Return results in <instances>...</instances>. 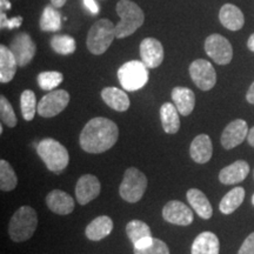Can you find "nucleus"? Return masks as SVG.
Segmentation results:
<instances>
[{
	"label": "nucleus",
	"mask_w": 254,
	"mask_h": 254,
	"mask_svg": "<svg viewBox=\"0 0 254 254\" xmlns=\"http://www.w3.org/2000/svg\"><path fill=\"white\" fill-rule=\"evenodd\" d=\"M119 138L116 123L104 117L91 119L84 126L79 136L81 148L87 153L99 154L112 148Z\"/></svg>",
	"instance_id": "f257e3e1"
},
{
	"label": "nucleus",
	"mask_w": 254,
	"mask_h": 254,
	"mask_svg": "<svg viewBox=\"0 0 254 254\" xmlns=\"http://www.w3.org/2000/svg\"><path fill=\"white\" fill-rule=\"evenodd\" d=\"M38 226L36 209L31 206H21L14 212L8 222V236L14 243H23L32 238Z\"/></svg>",
	"instance_id": "f03ea898"
},
{
	"label": "nucleus",
	"mask_w": 254,
	"mask_h": 254,
	"mask_svg": "<svg viewBox=\"0 0 254 254\" xmlns=\"http://www.w3.org/2000/svg\"><path fill=\"white\" fill-rule=\"evenodd\" d=\"M117 13L120 17V21L116 25V36L118 39L131 36L144 24V12L140 6L131 0H119Z\"/></svg>",
	"instance_id": "7ed1b4c3"
},
{
	"label": "nucleus",
	"mask_w": 254,
	"mask_h": 254,
	"mask_svg": "<svg viewBox=\"0 0 254 254\" xmlns=\"http://www.w3.org/2000/svg\"><path fill=\"white\" fill-rule=\"evenodd\" d=\"M37 153L53 173H62L69 163L68 151L56 139H43L37 146Z\"/></svg>",
	"instance_id": "20e7f679"
},
{
	"label": "nucleus",
	"mask_w": 254,
	"mask_h": 254,
	"mask_svg": "<svg viewBox=\"0 0 254 254\" xmlns=\"http://www.w3.org/2000/svg\"><path fill=\"white\" fill-rule=\"evenodd\" d=\"M114 38H117L116 25L109 19H100L88 31L86 46L92 55L100 56L109 50Z\"/></svg>",
	"instance_id": "39448f33"
},
{
	"label": "nucleus",
	"mask_w": 254,
	"mask_h": 254,
	"mask_svg": "<svg viewBox=\"0 0 254 254\" xmlns=\"http://www.w3.org/2000/svg\"><path fill=\"white\" fill-rule=\"evenodd\" d=\"M148 67L139 60H131L124 64L118 69V79L125 91L140 90L148 82Z\"/></svg>",
	"instance_id": "423d86ee"
},
{
	"label": "nucleus",
	"mask_w": 254,
	"mask_h": 254,
	"mask_svg": "<svg viewBox=\"0 0 254 254\" xmlns=\"http://www.w3.org/2000/svg\"><path fill=\"white\" fill-rule=\"evenodd\" d=\"M147 189V178L135 167L127 168L124 173L123 182L119 186V194L127 202H138L141 200Z\"/></svg>",
	"instance_id": "0eeeda50"
},
{
	"label": "nucleus",
	"mask_w": 254,
	"mask_h": 254,
	"mask_svg": "<svg viewBox=\"0 0 254 254\" xmlns=\"http://www.w3.org/2000/svg\"><path fill=\"white\" fill-rule=\"evenodd\" d=\"M69 94L65 90H53L38 103V114L43 118H53L67 107Z\"/></svg>",
	"instance_id": "6e6552de"
},
{
	"label": "nucleus",
	"mask_w": 254,
	"mask_h": 254,
	"mask_svg": "<svg viewBox=\"0 0 254 254\" xmlns=\"http://www.w3.org/2000/svg\"><path fill=\"white\" fill-rule=\"evenodd\" d=\"M205 52L218 65H227L233 58L231 43L221 34H211L205 40Z\"/></svg>",
	"instance_id": "1a4fd4ad"
},
{
	"label": "nucleus",
	"mask_w": 254,
	"mask_h": 254,
	"mask_svg": "<svg viewBox=\"0 0 254 254\" xmlns=\"http://www.w3.org/2000/svg\"><path fill=\"white\" fill-rule=\"evenodd\" d=\"M190 75L201 91L212 90L217 84V73L212 64L205 59H196L190 65Z\"/></svg>",
	"instance_id": "9d476101"
},
{
	"label": "nucleus",
	"mask_w": 254,
	"mask_h": 254,
	"mask_svg": "<svg viewBox=\"0 0 254 254\" xmlns=\"http://www.w3.org/2000/svg\"><path fill=\"white\" fill-rule=\"evenodd\" d=\"M9 50L12 51L15 59H17L18 66L25 67L36 56L37 46L30 34L20 32L12 39L11 44H9Z\"/></svg>",
	"instance_id": "9b49d317"
},
{
	"label": "nucleus",
	"mask_w": 254,
	"mask_h": 254,
	"mask_svg": "<svg viewBox=\"0 0 254 254\" xmlns=\"http://www.w3.org/2000/svg\"><path fill=\"white\" fill-rule=\"evenodd\" d=\"M163 218L178 226H189L193 221V212L189 206L178 200H171L163 208Z\"/></svg>",
	"instance_id": "f8f14e48"
},
{
	"label": "nucleus",
	"mask_w": 254,
	"mask_h": 254,
	"mask_svg": "<svg viewBox=\"0 0 254 254\" xmlns=\"http://www.w3.org/2000/svg\"><path fill=\"white\" fill-rule=\"evenodd\" d=\"M249 135V126L243 119H236L228 124L222 132L220 141L225 150H232L245 140Z\"/></svg>",
	"instance_id": "ddd939ff"
},
{
	"label": "nucleus",
	"mask_w": 254,
	"mask_h": 254,
	"mask_svg": "<svg viewBox=\"0 0 254 254\" xmlns=\"http://www.w3.org/2000/svg\"><path fill=\"white\" fill-rule=\"evenodd\" d=\"M141 62L148 68H157L164 60L163 44L155 38H145L140 43Z\"/></svg>",
	"instance_id": "4468645a"
},
{
	"label": "nucleus",
	"mask_w": 254,
	"mask_h": 254,
	"mask_svg": "<svg viewBox=\"0 0 254 254\" xmlns=\"http://www.w3.org/2000/svg\"><path fill=\"white\" fill-rule=\"evenodd\" d=\"M100 182L93 174H85L79 178L75 186V196L80 205H86L100 194Z\"/></svg>",
	"instance_id": "2eb2a0df"
},
{
	"label": "nucleus",
	"mask_w": 254,
	"mask_h": 254,
	"mask_svg": "<svg viewBox=\"0 0 254 254\" xmlns=\"http://www.w3.org/2000/svg\"><path fill=\"white\" fill-rule=\"evenodd\" d=\"M250 173V165L245 160H237L224 167L219 172V180L224 185H236L246 179Z\"/></svg>",
	"instance_id": "dca6fc26"
},
{
	"label": "nucleus",
	"mask_w": 254,
	"mask_h": 254,
	"mask_svg": "<svg viewBox=\"0 0 254 254\" xmlns=\"http://www.w3.org/2000/svg\"><path fill=\"white\" fill-rule=\"evenodd\" d=\"M46 205L53 213L67 215L74 209V200L62 190H55L46 196Z\"/></svg>",
	"instance_id": "f3484780"
},
{
	"label": "nucleus",
	"mask_w": 254,
	"mask_h": 254,
	"mask_svg": "<svg viewBox=\"0 0 254 254\" xmlns=\"http://www.w3.org/2000/svg\"><path fill=\"white\" fill-rule=\"evenodd\" d=\"M213 146L207 134H199L193 139L190 146V155L196 164H206L211 160Z\"/></svg>",
	"instance_id": "a211bd4d"
},
{
	"label": "nucleus",
	"mask_w": 254,
	"mask_h": 254,
	"mask_svg": "<svg viewBox=\"0 0 254 254\" xmlns=\"http://www.w3.org/2000/svg\"><path fill=\"white\" fill-rule=\"evenodd\" d=\"M220 243L213 232H202L193 241L190 254H219Z\"/></svg>",
	"instance_id": "6ab92c4d"
},
{
	"label": "nucleus",
	"mask_w": 254,
	"mask_h": 254,
	"mask_svg": "<svg viewBox=\"0 0 254 254\" xmlns=\"http://www.w3.org/2000/svg\"><path fill=\"white\" fill-rule=\"evenodd\" d=\"M221 25L230 31H239L245 24V17L241 9L233 4H225L219 12Z\"/></svg>",
	"instance_id": "aec40b11"
},
{
	"label": "nucleus",
	"mask_w": 254,
	"mask_h": 254,
	"mask_svg": "<svg viewBox=\"0 0 254 254\" xmlns=\"http://www.w3.org/2000/svg\"><path fill=\"white\" fill-rule=\"evenodd\" d=\"M186 198L189 200L190 207L195 211V213L199 215L200 218L205 219H211L213 215V208H212L211 202L207 199V196L205 195V193L202 190L198 189H190L187 190Z\"/></svg>",
	"instance_id": "412c9836"
},
{
	"label": "nucleus",
	"mask_w": 254,
	"mask_h": 254,
	"mask_svg": "<svg viewBox=\"0 0 254 254\" xmlns=\"http://www.w3.org/2000/svg\"><path fill=\"white\" fill-rule=\"evenodd\" d=\"M172 100L177 110L184 117L190 116L195 106L194 92L187 87L178 86L172 90Z\"/></svg>",
	"instance_id": "4be33fe9"
},
{
	"label": "nucleus",
	"mask_w": 254,
	"mask_h": 254,
	"mask_svg": "<svg viewBox=\"0 0 254 254\" xmlns=\"http://www.w3.org/2000/svg\"><path fill=\"white\" fill-rule=\"evenodd\" d=\"M101 98L107 106L117 111V112H125L129 109V98L126 92L118 87H105L101 91Z\"/></svg>",
	"instance_id": "5701e85b"
},
{
	"label": "nucleus",
	"mask_w": 254,
	"mask_h": 254,
	"mask_svg": "<svg viewBox=\"0 0 254 254\" xmlns=\"http://www.w3.org/2000/svg\"><path fill=\"white\" fill-rule=\"evenodd\" d=\"M113 230V221L112 219L107 215H100V217L95 218L87 225L86 234L87 239L92 241H99L109 237L111 232Z\"/></svg>",
	"instance_id": "b1692460"
},
{
	"label": "nucleus",
	"mask_w": 254,
	"mask_h": 254,
	"mask_svg": "<svg viewBox=\"0 0 254 254\" xmlns=\"http://www.w3.org/2000/svg\"><path fill=\"white\" fill-rule=\"evenodd\" d=\"M17 67V59L9 47L5 45L0 46V81L2 84L11 81L14 78Z\"/></svg>",
	"instance_id": "393cba45"
},
{
	"label": "nucleus",
	"mask_w": 254,
	"mask_h": 254,
	"mask_svg": "<svg viewBox=\"0 0 254 254\" xmlns=\"http://www.w3.org/2000/svg\"><path fill=\"white\" fill-rule=\"evenodd\" d=\"M179 111L176 105L171 103H165L160 107V120L163 129L168 134H176L180 128V117Z\"/></svg>",
	"instance_id": "a878e982"
},
{
	"label": "nucleus",
	"mask_w": 254,
	"mask_h": 254,
	"mask_svg": "<svg viewBox=\"0 0 254 254\" xmlns=\"http://www.w3.org/2000/svg\"><path fill=\"white\" fill-rule=\"evenodd\" d=\"M245 199V190L243 187H234L230 192L225 194L219 204V209L222 214H232Z\"/></svg>",
	"instance_id": "bb28decb"
},
{
	"label": "nucleus",
	"mask_w": 254,
	"mask_h": 254,
	"mask_svg": "<svg viewBox=\"0 0 254 254\" xmlns=\"http://www.w3.org/2000/svg\"><path fill=\"white\" fill-rule=\"evenodd\" d=\"M40 30L44 32H57L62 28V14L53 5L46 6L40 18Z\"/></svg>",
	"instance_id": "cd10ccee"
},
{
	"label": "nucleus",
	"mask_w": 254,
	"mask_h": 254,
	"mask_svg": "<svg viewBox=\"0 0 254 254\" xmlns=\"http://www.w3.org/2000/svg\"><path fill=\"white\" fill-rule=\"evenodd\" d=\"M18 185V178L8 161L0 160V190L4 192L13 190Z\"/></svg>",
	"instance_id": "c85d7f7f"
},
{
	"label": "nucleus",
	"mask_w": 254,
	"mask_h": 254,
	"mask_svg": "<svg viewBox=\"0 0 254 254\" xmlns=\"http://www.w3.org/2000/svg\"><path fill=\"white\" fill-rule=\"evenodd\" d=\"M20 109L23 118L26 122H31L36 117L38 112V104L36 99V94L33 91L25 90L20 95Z\"/></svg>",
	"instance_id": "c756f323"
},
{
	"label": "nucleus",
	"mask_w": 254,
	"mask_h": 254,
	"mask_svg": "<svg viewBox=\"0 0 254 254\" xmlns=\"http://www.w3.org/2000/svg\"><path fill=\"white\" fill-rule=\"evenodd\" d=\"M51 47H52L55 52L62 56H68L74 53L77 49V44H75L74 38L71 36H66V34H58L51 39Z\"/></svg>",
	"instance_id": "7c9ffc66"
},
{
	"label": "nucleus",
	"mask_w": 254,
	"mask_h": 254,
	"mask_svg": "<svg viewBox=\"0 0 254 254\" xmlns=\"http://www.w3.org/2000/svg\"><path fill=\"white\" fill-rule=\"evenodd\" d=\"M126 233L129 240L134 245L139 240L144 239L146 237H152V231L147 224L141 220H132L127 224Z\"/></svg>",
	"instance_id": "2f4dec72"
},
{
	"label": "nucleus",
	"mask_w": 254,
	"mask_h": 254,
	"mask_svg": "<svg viewBox=\"0 0 254 254\" xmlns=\"http://www.w3.org/2000/svg\"><path fill=\"white\" fill-rule=\"evenodd\" d=\"M64 80L63 73L57 71H46L41 72L38 74L37 81L41 90L44 91H53L58 87Z\"/></svg>",
	"instance_id": "473e14b6"
},
{
	"label": "nucleus",
	"mask_w": 254,
	"mask_h": 254,
	"mask_svg": "<svg viewBox=\"0 0 254 254\" xmlns=\"http://www.w3.org/2000/svg\"><path fill=\"white\" fill-rule=\"evenodd\" d=\"M0 118H1L2 124L11 127V128L17 126L18 124L17 116H15L13 107H12L11 103L7 100V98H5L4 95L0 97Z\"/></svg>",
	"instance_id": "72a5a7b5"
},
{
	"label": "nucleus",
	"mask_w": 254,
	"mask_h": 254,
	"mask_svg": "<svg viewBox=\"0 0 254 254\" xmlns=\"http://www.w3.org/2000/svg\"><path fill=\"white\" fill-rule=\"evenodd\" d=\"M134 254H170V249L163 240L154 238L153 243L144 250H135Z\"/></svg>",
	"instance_id": "f704fd0d"
},
{
	"label": "nucleus",
	"mask_w": 254,
	"mask_h": 254,
	"mask_svg": "<svg viewBox=\"0 0 254 254\" xmlns=\"http://www.w3.org/2000/svg\"><path fill=\"white\" fill-rule=\"evenodd\" d=\"M23 23V18L21 17H15L8 19L7 15H6L5 11H1L0 13V27L1 28H9V30H13V28H17Z\"/></svg>",
	"instance_id": "c9c22d12"
},
{
	"label": "nucleus",
	"mask_w": 254,
	"mask_h": 254,
	"mask_svg": "<svg viewBox=\"0 0 254 254\" xmlns=\"http://www.w3.org/2000/svg\"><path fill=\"white\" fill-rule=\"evenodd\" d=\"M238 254H254V232L246 238Z\"/></svg>",
	"instance_id": "e433bc0d"
},
{
	"label": "nucleus",
	"mask_w": 254,
	"mask_h": 254,
	"mask_svg": "<svg viewBox=\"0 0 254 254\" xmlns=\"http://www.w3.org/2000/svg\"><path fill=\"white\" fill-rule=\"evenodd\" d=\"M82 1H84L85 7H86L92 14H98L100 12L99 5L95 2V0H82Z\"/></svg>",
	"instance_id": "4c0bfd02"
},
{
	"label": "nucleus",
	"mask_w": 254,
	"mask_h": 254,
	"mask_svg": "<svg viewBox=\"0 0 254 254\" xmlns=\"http://www.w3.org/2000/svg\"><path fill=\"white\" fill-rule=\"evenodd\" d=\"M153 240H154L153 237H146V238H144V239L139 240L138 243H135L133 246H134L135 250H144V249H146V247L150 246L151 244L153 243Z\"/></svg>",
	"instance_id": "58836bf2"
},
{
	"label": "nucleus",
	"mask_w": 254,
	"mask_h": 254,
	"mask_svg": "<svg viewBox=\"0 0 254 254\" xmlns=\"http://www.w3.org/2000/svg\"><path fill=\"white\" fill-rule=\"evenodd\" d=\"M246 100L249 101L250 104L254 105V82L250 86L249 91H247V93H246Z\"/></svg>",
	"instance_id": "ea45409f"
},
{
	"label": "nucleus",
	"mask_w": 254,
	"mask_h": 254,
	"mask_svg": "<svg viewBox=\"0 0 254 254\" xmlns=\"http://www.w3.org/2000/svg\"><path fill=\"white\" fill-rule=\"evenodd\" d=\"M247 141H249V144L254 147V127L249 131V135H247Z\"/></svg>",
	"instance_id": "a19ab883"
},
{
	"label": "nucleus",
	"mask_w": 254,
	"mask_h": 254,
	"mask_svg": "<svg viewBox=\"0 0 254 254\" xmlns=\"http://www.w3.org/2000/svg\"><path fill=\"white\" fill-rule=\"evenodd\" d=\"M66 1H67V0H51V4L55 6L56 8H60L66 4Z\"/></svg>",
	"instance_id": "79ce46f5"
},
{
	"label": "nucleus",
	"mask_w": 254,
	"mask_h": 254,
	"mask_svg": "<svg viewBox=\"0 0 254 254\" xmlns=\"http://www.w3.org/2000/svg\"><path fill=\"white\" fill-rule=\"evenodd\" d=\"M247 47H249L250 51H252V52H254V33L251 34V37L249 38V40H247Z\"/></svg>",
	"instance_id": "37998d69"
},
{
	"label": "nucleus",
	"mask_w": 254,
	"mask_h": 254,
	"mask_svg": "<svg viewBox=\"0 0 254 254\" xmlns=\"http://www.w3.org/2000/svg\"><path fill=\"white\" fill-rule=\"evenodd\" d=\"M0 5H1V11L11 8V2L8 0H0Z\"/></svg>",
	"instance_id": "c03bdc74"
},
{
	"label": "nucleus",
	"mask_w": 254,
	"mask_h": 254,
	"mask_svg": "<svg viewBox=\"0 0 254 254\" xmlns=\"http://www.w3.org/2000/svg\"><path fill=\"white\" fill-rule=\"evenodd\" d=\"M252 204L254 205V194H253V196H252Z\"/></svg>",
	"instance_id": "a18cd8bd"
},
{
	"label": "nucleus",
	"mask_w": 254,
	"mask_h": 254,
	"mask_svg": "<svg viewBox=\"0 0 254 254\" xmlns=\"http://www.w3.org/2000/svg\"><path fill=\"white\" fill-rule=\"evenodd\" d=\"M253 176H254V173H253Z\"/></svg>",
	"instance_id": "49530a36"
}]
</instances>
